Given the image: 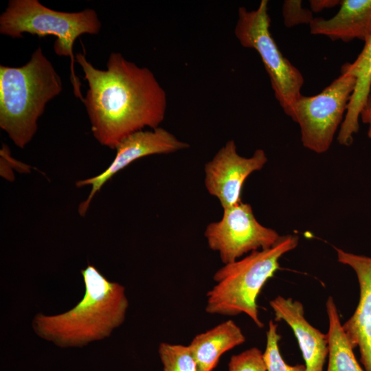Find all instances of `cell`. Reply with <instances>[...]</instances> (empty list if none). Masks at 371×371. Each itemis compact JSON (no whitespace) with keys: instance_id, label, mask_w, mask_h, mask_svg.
<instances>
[{"instance_id":"6da1fadb","label":"cell","mask_w":371,"mask_h":371,"mask_svg":"<svg viewBox=\"0 0 371 371\" xmlns=\"http://www.w3.org/2000/svg\"><path fill=\"white\" fill-rule=\"evenodd\" d=\"M76 60L84 72L89 89L82 102L95 139L115 149L130 135L148 127L155 129L164 121L167 97L154 74L111 52L106 69L95 68L83 54Z\"/></svg>"},{"instance_id":"7a4b0ae2","label":"cell","mask_w":371,"mask_h":371,"mask_svg":"<svg viewBox=\"0 0 371 371\" xmlns=\"http://www.w3.org/2000/svg\"><path fill=\"white\" fill-rule=\"evenodd\" d=\"M82 300L63 313H37L32 322L39 337L56 346L79 348L109 337L125 320L128 301L125 288L109 281L92 265L81 270Z\"/></svg>"},{"instance_id":"3957f363","label":"cell","mask_w":371,"mask_h":371,"mask_svg":"<svg viewBox=\"0 0 371 371\" xmlns=\"http://www.w3.org/2000/svg\"><path fill=\"white\" fill-rule=\"evenodd\" d=\"M62 89L60 76L41 47L21 67L0 65V127L17 147L32 139L47 104Z\"/></svg>"},{"instance_id":"277c9868","label":"cell","mask_w":371,"mask_h":371,"mask_svg":"<svg viewBox=\"0 0 371 371\" xmlns=\"http://www.w3.org/2000/svg\"><path fill=\"white\" fill-rule=\"evenodd\" d=\"M297 235L280 236L278 242L265 249L251 252L235 262L224 265L213 276L215 285L207 293L205 311L227 316L246 314L259 328L258 296L280 268L279 260L298 245Z\"/></svg>"},{"instance_id":"5b68a950","label":"cell","mask_w":371,"mask_h":371,"mask_svg":"<svg viewBox=\"0 0 371 371\" xmlns=\"http://www.w3.org/2000/svg\"><path fill=\"white\" fill-rule=\"evenodd\" d=\"M98 14L91 8L66 12L50 9L38 0H10L0 16V33L12 38H21L28 33L38 37L54 36L55 53L70 58L71 81L76 97L82 102L81 83L76 75L73 47L84 34H97L101 28Z\"/></svg>"},{"instance_id":"8992f818","label":"cell","mask_w":371,"mask_h":371,"mask_svg":"<svg viewBox=\"0 0 371 371\" xmlns=\"http://www.w3.org/2000/svg\"><path fill=\"white\" fill-rule=\"evenodd\" d=\"M270 22L267 0H262L254 10L240 7L234 34L243 47L258 52L270 78L276 98L285 114L291 117L294 104L302 95L304 78L282 55L270 32Z\"/></svg>"},{"instance_id":"52a82bcc","label":"cell","mask_w":371,"mask_h":371,"mask_svg":"<svg viewBox=\"0 0 371 371\" xmlns=\"http://www.w3.org/2000/svg\"><path fill=\"white\" fill-rule=\"evenodd\" d=\"M355 84L354 76L341 73L319 93L297 98L290 117L299 124L305 148L316 153L328 150L344 121Z\"/></svg>"},{"instance_id":"ba28073f","label":"cell","mask_w":371,"mask_h":371,"mask_svg":"<svg viewBox=\"0 0 371 371\" xmlns=\"http://www.w3.org/2000/svg\"><path fill=\"white\" fill-rule=\"evenodd\" d=\"M204 234L209 247L218 252L224 265L249 252L270 248L280 238L276 231L261 225L251 206L243 201L223 209L221 220L210 223Z\"/></svg>"},{"instance_id":"9c48e42d","label":"cell","mask_w":371,"mask_h":371,"mask_svg":"<svg viewBox=\"0 0 371 371\" xmlns=\"http://www.w3.org/2000/svg\"><path fill=\"white\" fill-rule=\"evenodd\" d=\"M188 147V144L179 140L175 135L161 127L142 130L130 135L117 146L114 159L103 172L76 182L78 188L91 186L87 198L79 205L78 213L85 216L93 197L102 186L131 163L148 155L172 153Z\"/></svg>"},{"instance_id":"30bf717a","label":"cell","mask_w":371,"mask_h":371,"mask_svg":"<svg viewBox=\"0 0 371 371\" xmlns=\"http://www.w3.org/2000/svg\"><path fill=\"white\" fill-rule=\"evenodd\" d=\"M267 161L265 151L256 150L250 157L237 153L234 140H229L205 166V185L216 197L223 209L242 201L244 182L254 172L261 170Z\"/></svg>"},{"instance_id":"8fae6325","label":"cell","mask_w":371,"mask_h":371,"mask_svg":"<svg viewBox=\"0 0 371 371\" xmlns=\"http://www.w3.org/2000/svg\"><path fill=\"white\" fill-rule=\"evenodd\" d=\"M335 249L338 261L355 272L360 290L357 308L343 328L353 348H359L364 370L371 371V257Z\"/></svg>"},{"instance_id":"7c38bea8","label":"cell","mask_w":371,"mask_h":371,"mask_svg":"<svg viewBox=\"0 0 371 371\" xmlns=\"http://www.w3.org/2000/svg\"><path fill=\"white\" fill-rule=\"evenodd\" d=\"M276 321H284L292 329L305 362L306 371H323L328 354L327 334L313 326L305 318L303 304L278 295L269 302Z\"/></svg>"},{"instance_id":"4fadbf2b","label":"cell","mask_w":371,"mask_h":371,"mask_svg":"<svg viewBox=\"0 0 371 371\" xmlns=\"http://www.w3.org/2000/svg\"><path fill=\"white\" fill-rule=\"evenodd\" d=\"M332 18H314L310 32L333 41L349 42L358 38L364 42L371 36V0H342Z\"/></svg>"},{"instance_id":"5bb4252c","label":"cell","mask_w":371,"mask_h":371,"mask_svg":"<svg viewBox=\"0 0 371 371\" xmlns=\"http://www.w3.org/2000/svg\"><path fill=\"white\" fill-rule=\"evenodd\" d=\"M341 73L352 76L356 79L355 87L337 136L340 144L348 146L353 142L354 134L359 131V118L370 95L371 36L365 41L364 47L356 60L342 65Z\"/></svg>"},{"instance_id":"9a60e30c","label":"cell","mask_w":371,"mask_h":371,"mask_svg":"<svg viewBox=\"0 0 371 371\" xmlns=\"http://www.w3.org/2000/svg\"><path fill=\"white\" fill-rule=\"evenodd\" d=\"M245 341L240 328L228 319L196 335L188 346L199 371H213L223 354Z\"/></svg>"},{"instance_id":"2e32d148","label":"cell","mask_w":371,"mask_h":371,"mask_svg":"<svg viewBox=\"0 0 371 371\" xmlns=\"http://www.w3.org/2000/svg\"><path fill=\"white\" fill-rule=\"evenodd\" d=\"M326 307L328 318V363L326 371H366L355 356L354 348L344 330L332 296L328 297Z\"/></svg>"},{"instance_id":"e0dca14e","label":"cell","mask_w":371,"mask_h":371,"mask_svg":"<svg viewBox=\"0 0 371 371\" xmlns=\"http://www.w3.org/2000/svg\"><path fill=\"white\" fill-rule=\"evenodd\" d=\"M158 352L164 371H199L189 346L162 342Z\"/></svg>"},{"instance_id":"ac0fdd59","label":"cell","mask_w":371,"mask_h":371,"mask_svg":"<svg viewBox=\"0 0 371 371\" xmlns=\"http://www.w3.org/2000/svg\"><path fill=\"white\" fill-rule=\"evenodd\" d=\"M277 329V324L270 320L267 331L266 348L263 352L267 371H306L305 365L290 366L283 359L278 345L280 335Z\"/></svg>"},{"instance_id":"d6986e66","label":"cell","mask_w":371,"mask_h":371,"mask_svg":"<svg viewBox=\"0 0 371 371\" xmlns=\"http://www.w3.org/2000/svg\"><path fill=\"white\" fill-rule=\"evenodd\" d=\"M228 371H267L263 352L253 347L233 355L228 363Z\"/></svg>"},{"instance_id":"ffe728a7","label":"cell","mask_w":371,"mask_h":371,"mask_svg":"<svg viewBox=\"0 0 371 371\" xmlns=\"http://www.w3.org/2000/svg\"><path fill=\"white\" fill-rule=\"evenodd\" d=\"M282 16L286 27L300 24L310 25L313 20V12L302 8L300 0H286L282 5Z\"/></svg>"},{"instance_id":"44dd1931","label":"cell","mask_w":371,"mask_h":371,"mask_svg":"<svg viewBox=\"0 0 371 371\" xmlns=\"http://www.w3.org/2000/svg\"><path fill=\"white\" fill-rule=\"evenodd\" d=\"M1 175L8 181H13L14 175L12 170L20 172H29L30 166L16 160L11 156L10 150L7 145L3 144L0 153Z\"/></svg>"},{"instance_id":"7402d4cb","label":"cell","mask_w":371,"mask_h":371,"mask_svg":"<svg viewBox=\"0 0 371 371\" xmlns=\"http://www.w3.org/2000/svg\"><path fill=\"white\" fill-rule=\"evenodd\" d=\"M311 10L314 12H319L324 9L332 8L337 5H340V0H311Z\"/></svg>"},{"instance_id":"603a6c76","label":"cell","mask_w":371,"mask_h":371,"mask_svg":"<svg viewBox=\"0 0 371 371\" xmlns=\"http://www.w3.org/2000/svg\"><path fill=\"white\" fill-rule=\"evenodd\" d=\"M362 121L369 125L368 136L371 138V110H363L361 113Z\"/></svg>"},{"instance_id":"cb8c5ba5","label":"cell","mask_w":371,"mask_h":371,"mask_svg":"<svg viewBox=\"0 0 371 371\" xmlns=\"http://www.w3.org/2000/svg\"><path fill=\"white\" fill-rule=\"evenodd\" d=\"M363 110H371V93L368 97L367 103H366Z\"/></svg>"}]
</instances>
